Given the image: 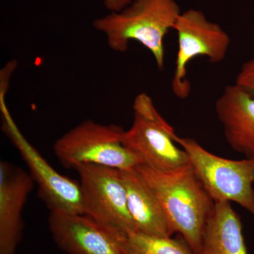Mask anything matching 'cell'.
<instances>
[{
	"mask_svg": "<svg viewBox=\"0 0 254 254\" xmlns=\"http://www.w3.org/2000/svg\"><path fill=\"white\" fill-rule=\"evenodd\" d=\"M135 169L155 192L175 232L200 254L205 225L215 203L190 164L168 171L143 165Z\"/></svg>",
	"mask_w": 254,
	"mask_h": 254,
	"instance_id": "obj_1",
	"label": "cell"
},
{
	"mask_svg": "<svg viewBox=\"0 0 254 254\" xmlns=\"http://www.w3.org/2000/svg\"><path fill=\"white\" fill-rule=\"evenodd\" d=\"M181 13L176 0H133L121 11L95 20L93 26L104 33L114 51L125 53L131 41L141 43L162 71L165 67L164 40Z\"/></svg>",
	"mask_w": 254,
	"mask_h": 254,
	"instance_id": "obj_2",
	"label": "cell"
},
{
	"mask_svg": "<svg viewBox=\"0 0 254 254\" xmlns=\"http://www.w3.org/2000/svg\"><path fill=\"white\" fill-rule=\"evenodd\" d=\"M125 131L114 124L86 120L57 140L55 154L64 167L73 170L83 164L131 170L141 161L123 145Z\"/></svg>",
	"mask_w": 254,
	"mask_h": 254,
	"instance_id": "obj_3",
	"label": "cell"
},
{
	"mask_svg": "<svg viewBox=\"0 0 254 254\" xmlns=\"http://www.w3.org/2000/svg\"><path fill=\"white\" fill-rule=\"evenodd\" d=\"M174 140L186 152L193 171L215 203L235 202L254 215V159L221 158L195 140L175 135Z\"/></svg>",
	"mask_w": 254,
	"mask_h": 254,
	"instance_id": "obj_4",
	"label": "cell"
},
{
	"mask_svg": "<svg viewBox=\"0 0 254 254\" xmlns=\"http://www.w3.org/2000/svg\"><path fill=\"white\" fill-rule=\"evenodd\" d=\"M133 111V123L125 131L123 143L139 159L140 165L168 171L190 163L186 152L175 144L173 127L157 111L149 95H137Z\"/></svg>",
	"mask_w": 254,
	"mask_h": 254,
	"instance_id": "obj_5",
	"label": "cell"
},
{
	"mask_svg": "<svg viewBox=\"0 0 254 254\" xmlns=\"http://www.w3.org/2000/svg\"><path fill=\"white\" fill-rule=\"evenodd\" d=\"M5 93H0L2 131L27 165L30 175L38 185L41 199L50 212L85 215L84 198L80 182L58 173L27 141L10 115L5 103Z\"/></svg>",
	"mask_w": 254,
	"mask_h": 254,
	"instance_id": "obj_6",
	"label": "cell"
},
{
	"mask_svg": "<svg viewBox=\"0 0 254 254\" xmlns=\"http://www.w3.org/2000/svg\"><path fill=\"white\" fill-rule=\"evenodd\" d=\"M74 170L79 175L85 215L113 236L136 232L120 170L93 164Z\"/></svg>",
	"mask_w": 254,
	"mask_h": 254,
	"instance_id": "obj_7",
	"label": "cell"
},
{
	"mask_svg": "<svg viewBox=\"0 0 254 254\" xmlns=\"http://www.w3.org/2000/svg\"><path fill=\"white\" fill-rule=\"evenodd\" d=\"M173 30L178 39V51L172 90L177 98L185 99L190 93L187 78L190 62L197 57H206L210 63H220L226 57L231 39L220 25L195 9L182 11Z\"/></svg>",
	"mask_w": 254,
	"mask_h": 254,
	"instance_id": "obj_8",
	"label": "cell"
},
{
	"mask_svg": "<svg viewBox=\"0 0 254 254\" xmlns=\"http://www.w3.org/2000/svg\"><path fill=\"white\" fill-rule=\"evenodd\" d=\"M34 182L22 168L0 163V254H15L22 239L23 207Z\"/></svg>",
	"mask_w": 254,
	"mask_h": 254,
	"instance_id": "obj_9",
	"label": "cell"
},
{
	"mask_svg": "<svg viewBox=\"0 0 254 254\" xmlns=\"http://www.w3.org/2000/svg\"><path fill=\"white\" fill-rule=\"evenodd\" d=\"M48 225L57 246L68 254H125L116 239L86 215L50 212Z\"/></svg>",
	"mask_w": 254,
	"mask_h": 254,
	"instance_id": "obj_10",
	"label": "cell"
},
{
	"mask_svg": "<svg viewBox=\"0 0 254 254\" xmlns=\"http://www.w3.org/2000/svg\"><path fill=\"white\" fill-rule=\"evenodd\" d=\"M215 109L228 144L246 158L254 159V95L236 83L230 85Z\"/></svg>",
	"mask_w": 254,
	"mask_h": 254,
	"instance_id": "obj_11",
	"label": "cell"
},
{
	"mask_svg": "<svg viewBox=\"0 0 254 254\" xmlns=\"http://www.w3.org/2000/svg\"><path fill=\"white\" fill-rule=\"evenodd\" d=\"M120 173L136 232L158 237L173 236L175 230L160 200L136 169L120 170Z\"/></svg>",
	"mask_w": 254,
	"mask_h": 254,
	"instance_id": "obj_12",
	"label": "cell"
},
{
	"mask_svg": "<svg viewBox=\"0 0 254 254\" xmlns=\"http://www.w3.org/2000/svg\"><path fill=\"white\" fill-rule=\"evenodd\" d=\"M200 254H247L242 221L231 202L215 203L205 225Z\"/></svg>",
	"mask_w": 254,
	"mask_h": 254,
	"instance_id": "obj_13",
	"label": "cell"
},
{
	"mask_svg": "<svg viewBox=\"0 0 254 254\" xmlns=\"http://www.w3.org/2000/svg\"><path fill=\"white\" fill-rule=\"evenodd\" d=\"M113 237L125 254H195L182 237L172 238L139 232Z\"/></svg>",
	"mask_w": 254,
	"mask_h": 254,
	"instance_id": "obj_14",
	"label": "cell"
},
{
	"mask_svg": "<svg viewBox=\"0 0 254 254\" xmlns=\"http://www.w3.org/2000/svg\"><path fill=\"white\" fill-rule=\"evenodd\" d=\"M235 83L254 95V57L242 64Z\"/></svg>",
	"mask_w": 254,
	"mask_h": 254,
	"instance_id": "obj_15",
	"label": "cell"
},
{
	"mask_svg": "<svg viewBox=\"0 0 254 254\" xmlns=\"http://www.w3.org/2000/svg\"><path fill=\"white\" fill-rule=\"evenodd\" d=\"M133 0H104V4L111 12H119L126 8Z\"/></svg>",
	"mask_w": 254,
	"mask_h": 254,
	"instance_id": "obj_16",
	"label": "cell"
}]
</instances>
